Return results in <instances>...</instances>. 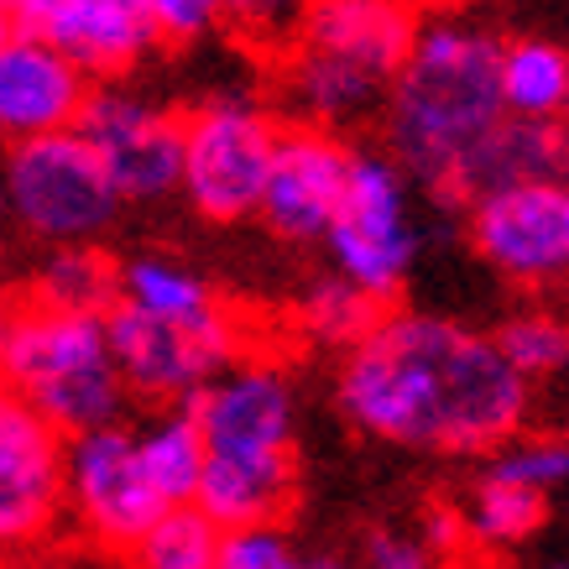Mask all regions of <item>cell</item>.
Instances as JSON below:
<instances>
[{"mask_svg": "<svg viewBox=\"0 0 569 569\" xmlns=\"http://www.w3.org/2000/svg\"><path fill=\"white\" fill-rule=\"evenodd\" d=\"M418 32V0H309L303 27L277 52L282 100L298 121H366L387 104Z\"/></svg>", "mask_w": 569, "mask_h": 569, "instance_id": "obj_3", "label": "cell"}, {"mask_svg": "<svg viewBox=\"0 0 569 569\" xmlns=\"http://www.w3.org/2000/svg\"><path fill=\"white\" fill-rule=\"evenodd\" d=\"M528 381L497 335L387 309L340 361V408L361 433L433 455H491L522 433Z\"/></svg>", "mask_w": 569, "mask_h": 569, "instance_id": "obj_1", "label": "cell"}, {"mask_svg": "<svg viewBox=\"0 0 569 569\" xmlns=\"http://www.w3.org/2000/svg\"><path fill=\"white\" fill-rule=\"evenodd\" d=\"M501 94L512 116H565L569 104V48L553 37L501 42Z\"/></svg>", "mask_w": 569, "mask_h": 569, "instance_id": "obj_21", "label": "cell"}, {"mask_svg": "<svg viewBox=\"0 0 569 569\" xmlns=\"http://www.w3.org/2000/svg\"><path fill=\"white\" fill-rule=\"evenodd\" d=\"M350 168H356V147L340 137V126L288 121L277 137V157L257 220L288 246L325 241L340 204H346Z\"/></svg>", "mask_w": 569, "mask_h": 569, "instance_id": "obj_12", "label": "cell"}, {"mask_svg": "<svg viewBox=\"0 0 569 569\" xmlns=\"http://www.w3.org/2000/svg\"><path fill=\"white\" fill-rule=\"evenodd\" d=\"M27 293L58 309H100L110 313L121 298V267L94 251V241L79 246H52V257L37 267V277L27 282Z\"/></svg>", "mask_w": 569, "mask_h": 569, "instance_id": "obj_22", "label": "cell"}, {"mask_svg": "<svg viewBox=\"0 0 569 569\" xmlns=\"http://www.w3.org/2000/svg\"><path fill=\"white\" fill-rule=\"evenodd\" d=\"M408 168L397 157L356 152L346 183V204L329 224V261L335 272L350 277L371 298L392 303L418 261V220L413 193H408Z\"/></svg>", "mask_w": 569, "mask_h": 569, "instance_id": "obj_8", "label": "cell"}, {"mask_svg": "<svg viewBox=\"0 0 569 569\" xmlns=\"http://www.w3.org/2000/svg\"><path fill=\"white\" fill-rule=\"evenodd\" d=\"M79 131L110 168L121 199L141 204L183 189V116H168L116 79H100L79 116Z\"/></svg>", "mask_w": 569, "mask_h": 569, "instance_id": "obj_13", "label": "cell"}, {"mask_svg": "<svg viewBox=\"0 0 569 569\" xmlns=\"http://www.w3.org/2000/svg\"><path fill=\"white\" fill-rule=\"evenodd\" d=\"M528 178H565L569 183V116H507L486 137V147L470 157L449 204L470 209L481 193L501 183H528Z\"/></svg>", "mask_w": 569, "mask_h": 569, "instance_id": "obj_17", "label": "cell"}, {"mask_svg": "<svg viewBox=\"0 0 569 569\" xmlns=\"http://www.w3.org/2000/svg\"><path fill=\"white\" fill-rule=\"evenodd\" d=\"M366 559L377 569H429L439 565V549L429 538H408V533H371L366 543Z\"/></svg>", "mask_w": 569, "mask_h": 569, "instance_id": "obj_31", "label": "cell"}, {"mask_svg": "<svg viewBox=\"0 0 569 569\" xmlns=\"http://www.w3.org/2000/svg\"><path fill=\"white\" fill-rule=\"evenodd\" d=\"M293 543L277 522H241L224 528L220 538V569H293Z\"/></svg>", "mask_w": 569, "mask_h": 569, "instance_id": "obj_29", "label": "cell"}, {"mask_svg": "<svg viewBox=\"0 0 569 569\" xmlns=\"http://www.w3.org/2000/svg\"><path fill=\"white\" fill-rule=\"evenodd\" d=\"M110 350H116V366H121L131 397L157 402V408H178L204 392L224 366L241 361L246 329L224 303L204 319H157V313L116 298Z\"/></svg>", "mask_w": 569, "mask_h": 569, "instance_id": "obj_7", "label": "cell"}, {"mask_svg": "<svg viewBox=\"0 0 569 569\" xmlns=\"http://www.w3.org/2000/svg\"><path fill=\"white\" fill-rule=\"evenodd\" d=\"M199 507L220 528L241 522H277L293 507V449H267V455H209Z\"/></svg>", "mask_w": 569, "mask_h": 569, "instance_id": "obj_18", "label": "cell"}, {"mask_svg": "<svg viewBox=\"0 0 569 569\" xmlns=\"http://www.w3.org/2000/svg\"><path fill=\"white\" fill-rule=\"evenodd\" d=\"M565 116H569V104H565Z\"/></svg>", "mask_w": 569, "mask_h": 569, "instance_id": "obj_34", "label": "cell"}, {"mask_svg": "<svg viewBox=\"0 0 569 569\" xmlns=\"http://www.w3.org/2000/svg\"><path fill=\"white\" fill-rule=\"evenodd\" d=\"M497 340L522 377H553L569 366V325L559 313H518L497 329Z\"/></svg>", "mask_w": 569, "mask_h": 569, "instance_id": "obj_26", "label": "cell"}, {"mask_svg": "<svg viewBox=\"0 0 569 569\" xmlns=\"http://www.w3.org/2000/svg\"><path fill=\"white\" fill-rule=\"evenodd\" d=\"M137 449H141V466H147L152 486L168 497V507L199 497V481H204V466H209V439L189 402L147 418L137 429Z\"/></svg>", "mask_w": 569, "mask_h": 569, "instance_id": "obj_20", "label": "cell"}, {"mask_svg": "<svg viewBox=\"0 0 569 569\" xmlns=\"http://www.w3.org/2000/svg\"><path fill=\"white\" fill-rule=\"evenodd\" d=\"M147 6L162 27V42H193L214 21H224V0H147Z\"/></svg>", "mask_w": 569, "mask_h": 569, "instance_id": "obj_30", "label": "cell"}, {"mask_svg": "<svg viewBox=\"0 0 569 569\" xmlns=\"http://www.w3.org/2000/svg\"><path fill=\"white\" fill-rule=\"evenodd\" d=\"M69 512V433L32 402H0V543L11 553L42 549Z\"/></svg>", "mask_w": 569, "mask_h": 569, "instance_id": "obj_11", "label": "cell"}, {"mask_svg": "<svg viewBox=\"0 0 569 569\" xmlns=\"http://www.w3.org/2000/svg\"><path fill=\"white\" fill-rule=\"evenodd\" d=\"M309 0H224V27L257 52H282L303 27Z\"/></svg>", "mask_w": 569, "mask_h": 569, "instance_id": "obj_27", "label": "cell"}, {"mask_svg": "<svg viewBox=\"0 0 569 569\" xmlns=\"http://www.w3.org/2000/svg\"><path fill=\"white\" fill-rule=\"evenodd\" d=\"M209 455H267L293 449V387L272 361H236L189 402Z\"/></svg>", "mask_w": 569, "mask_h": 569, "instance_id": "obj_15", "label": "cell"}, {"mask_svg": "<svg viewBox=\"0 0 569 569\" xmlns=\"http://www.w3.org/2000/svg\"><path fill=\"white\" fill-rule=\"evenodd\" d=\"M48 37L63 42L94 79H126L162 42V27L147 0H63Z\"/></svg>", "mask_w": 569, "mask_h": 569, "instance_id": "obj_16", "label": "cell"}, {"mask_svg": "<svg viewBox=\"0 0 569 569\" xmlns=\"http://www.w3.org/2000/svg\"><path fill=\"white\" fill-rule=\"evenodd\" d=\"M94 84L100 79L63 42L32 27H6L0 37V131L11 141L79 126Z\"/></svg>", "mask_w": 569, "mask_h": 569, "instance_id": "obj_14", "label": "cell"}, {"mask_svg": "<svg viewBox=\"0 0 569 569\" xmlns=\"http://www.w3.org/2000/svg\"><path fill=\"white\" fill-rule=\"evenodd\" d=\"M507 116L501 37L470 21H429L381 104V131L397 162L449 204L470 157Z\"/></svg>", "mask_w": 569, "mask_h": 569, "instance_id": "obj_2", "label": "cell"}, {"mask_svg": "<svg viewBox=\"0 0 569 569\" xmlns=\"http://www.w3.org/2000/svg\"><path fill=\"white\" fill-rule=\"evenodd\" d=\"M121 298L157 319H204L220 309V298L209 293V282L189 272L183 261L168 257H131L121 261Z\"/></svg>", "mask_w": 569, "mask_h": 569, "instance_id": "obj_23", "label": "cell"}, {"mask_svg": "<svg viewBox=\"0 0 569 569\" xmlns=\"http://www.w3.org/2000/svg\"><path fill=\"white\" fill-rule=\"evenodd\" d=\"M168 512V497L141 466L137 429L100 423L69 439V522L89 549L137 559L141 538Z\"/></svg>", "mask_w": 569, "mask_h": 569, "instance_id": "obj_9", "label": "cell"}, {"mask_svg": "<svg viewBox=\"0 0 569 569\" xmlns=\"http://www.w3.org/2000/svg\"><path fill=\"white\" fill-rule=\"evenodd\" d=\"M418 6H476V0H418Z\"/></svg>", "mask_w": 569, "mask_h": 569, "instance_id": "obj_33", "label": "cell"}, {"mask_svg": "<svg viewBox=\"0 0 569 569\" xmlns=\"http://www.w3.org/2000/svg\"><path fill=\"white\" fill-rule=\"evenodd\" d=\"M58 6H63V0H0L6 27H32V32H48V21Z\"/></svg>", "mask_w": 569, "mask_h": 569, "instance_id": "obj_32", "label": "cell"}, {"mask_svg": "<svg viewBox=\"0 0 569 569\" xmlns=\"http://www.w3.org/2000/svg\"><path fill=\"white\" fill-rule=\"evenodd\" d=\"M220 538L224 528L209 518L199 501H173L152 533L141 538L137 565L147 569H220Z\"/></svg>", "mask_w": 569, "mask_h": 569, "instance_id": "obj_24", "label": "cell"}, {"mask_svg": "<svg viewBox=\"0 0 569 569\" xmlns=\"http://www.w3.org/2000/svg\"><path fill=\"white\" fill-rule=\"evenodd\" d=\"M476 257L518 288H559L569 282V183L528 178L481 193L466 209Z\"/></svg>", "mask_w": 569, "mask_h": 569, "instance_id": "obj_10", "label": "cell"}, {"mask_svg": "<svg viewBox=\"0 0 569 569\" xmlns=\"http://www.w3.org/2000/svg\"><path fill=\"white\" fill-rule=\"evenodd\" d=\"M381 313H387V303H381V298H371L366 288H356L350 277L335 272V277H319L309 293H303V309H298V319H303V329H309L313 340L350 350L366 335V329L377 325Z\"/></svg>", "mask_w": 569, "mask_h": 569, "instance_id": "obj_25", "label": "cell"}, {"mask_svg": "<svg viewBox=\"0 0 569 569\" xmlns=\"http://www.w3.org/2000/svg\"><path fill=\"white\" fill-rule=\"evenodd\" d=\"M497 476H512L538 491H559L569 486V439L559 433H533V439H507L497 449Z\"/></svg>", "mask_w": 569, "mask_h": 569, "instance_id": "obj_28", "label": "cell"}, {"mask_svg": "<svg viewBox=\"0 0 569 569\" xmlns=\"http://www.w3.org/2000/svg\"><path fill=\"white\" fill-rule=\"evenodd\" d=\"M460 518H466L470 549L507 553V549H518V543H528V538L543 528V518H549V491L486 470L481 481H476V491L466 497V507H460Z\"/></svg>", "mask_w": 569, "mask_h": 569, "instance_id": "obj_19", "label": "cell"}, {"mask_svg": "<svg viewBox=\"0 0 569 569\" xmlns=\"http://www.w3.org/2000/svg\"><path fill=\"white\" fill-rule=\"evenodd\" d=\"M0 377L6 392L32 402L69 439L100 423H121L131 397L110 350V313L58 309L32 293H21L0 325Z\"/></svg>", "mask_w": 569, "mask_h": 569, "instance_id": "obj_4", "label": "cell"}, {"mask_svg": "<svg viewBox=\"0 0 569 569\" xmlns=\"http://www.w3.org/2000/svg\"><path fill=\"white\" fill-rule=\"evenodd\" d=\"M6 204L11 220L42 246L94 241L126 204L110 168L79 126L11 141L6 157Z\"/></svg>", "mask_w": 569, "mask_h": 569, "instance_id": "obj_5", "label": "cell"}, {"mask_svg": "<svg viewBox=\"0 0 569 569\" xmlns=\"http://www.w3.org/2000/svg\"><path fill=\"white\" fill-rule=\"evenodd\" d=\"M277 137L282 121L257 100L220 94L193 104L183 116V199L214 224L251 220L267 193Z\"/></svg>", "mask_w": 569, "mask_h": 569, "instance_id": "obj_6", "label": "cell"}]
</instances>
